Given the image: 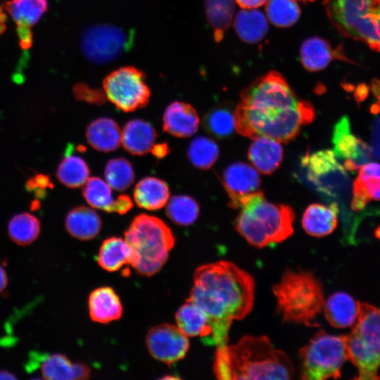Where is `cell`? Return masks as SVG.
I'll list each match as a JSON object with an SVG mask.
<instances>
[{
    "mask_svg": "<svg viewBox=\"0 0 380 380\" xmlns=\"http://www.w3.org/2000/svg\"><path fill=\"white\" fill-rule=\"evenodd\" d=\"M234 117L236 130L244 137L287 143L313 120L315 111L310 103L296 97L280 73L272 70L242 91Z\"/></svg>",
    "mask_w": 380,
    "mask_h": 380,
    "instance_id": "cell-1",
    "label": "cell"
},
{
    "mask_svg": "<svg viewBox=\"0 0 380 380\" xmlns=\"http://www.w3.org/2000/svg\"><path fill=\"white\" fill-rule=\"evenodd\" d=\"M254 293L253 277L233 262L221 260L196 270L187 300L199 306L209 317L211 346L227 344L232 324L251 311Z\"/></svg>",
    "mask_w": 380,
    "mask_h": 380,
    "instance_id": "cell-2",
    "label": "cell"
},
{
    "mask_svg": "<svg viewBox=\"0 0 380 380\" xmlns=\"http://www.w3.org/2000/svg\"><path fill=\"white\" fill-rule=\"evenodd\" d=\"M213 371L218 379H291L293 365L265 336L246 335L236 343L217 346Z\"/></svg>",
    "mask_w": 380,
    "mask_h": 380,
    "instance_id": "cell-3",
    "label": "cell"
},
{
    "mask_svg": "<svg viewBox=\"0 0 380 380\" xmlns=\"http://www.w3.org/2000/svg\"><path fill=\"white\" fill-rule=\"evenodd\" d=\"M308 179L330 204H335L342 222L344 240L354 241L358 224L366 213L351 209L352 186L343 165L333 151L322 150L306 154L301 160Z\"/></svg>",
    "mask_w": 380,
    "mask_h": 380,
    "instance_id": "cell-4",
    "label": "cell"
},
{
    "mask_svg": "<svg viewBox=\"0 0 380 380\" xmlns=\"http://www.w3.org/2000/svg\"><path fill=\"white\" fill-rule=\"evenodd\" d=\"M241 208L235 226L250 245L262 248L279 243L293 234L295 215L292 208L268 202L261 191Z\"/></svg>",
    "mask_w": 380,
    "mask_h": 380,
    "instance_id": "cell-5",
    "label": "cell"
},
{
    "mask_svg": "<svg viewBox=\"0 0 380 380\" xmlns=\"http://www.w3.org/2000/svg\"><path fill=\"white\" fill-rule=\"evenodd\" d=\"M272 291L284 322L317 326L315 319L323 310L325 300L322 284L312 273L288 269Z\"/></svg>",
    "mask_w": 380,
    "mask_h": 380,
    "instance_id": "cell-6",
    "label": "cell"
},
{
    "mask_svg": "<svg viewBox=\"0 0 380 380\" xmlns=\"http://www.w3.org/2000/svg\"><path fill=\"white\" fill-rule=\"evenodd\" d=\"M132 251L131 266L141 275L152 276L166 262L175 245L170 229L160 218L140 214L125 232Z\"/></svg>",
    "mask_w": 380,
    "mask_h": 380,
    "instance_id": "cell-7",
    "label": "cell"
},
{
    "mask_svg": "<svg viewBox=\"0 0 380 380\" xmlns=\"http://www.w3.org/2000/svg\"><path fill=\"white\" fill-rule=\"evenodd\" d=\"M323 5L338 33L380 52V0H324Z\"/></svg>",
    "mask_w": 380,
    "mask_h": 380,
    "instance_id": "cell-8",
    "label": "cell"
},
{
    "mask_svg": "<svg viewBox=\"0 0 380 380\" xmlns=\"http://www.w3.org/2000/svg\"><path fill=\"white\" fill-rule=\"evenodd\" d=\"M344 338L348 359L358 369L356 379H380V308L359 302L357 322Z\"/></svg>",
    "mask_w": 380,
    "mask_h": 380,
    "instance_id": "cell-9",
    "label": "cell"
},
{
    "mask_svg": "<svg viewBox=\"0 0 380 380\" xmlns=\"http://www.w3.org/2000/svg\"><path fill=\"white\" fill-rule=\"evenodd\" d=\"M300 378L324 380L341 376V369L348 360L344 336L319 331L299 350Z\"/></svg>",
    "mask_w": 380,
    "mask_h": 380,
    "instance_id": "cell-10",
    "label": "cell"
},
{
    "mask_svg": "<svg viewBox=\"0 0 380 380\" xmlns=\"http://www.w3.org/2000/svg\"><path fill=\"white\" fill-rule=\"evenodd\" d=\"M146 75L131 65L122 66L107 75L103 80V90L117 108L132 112L145 107L151 91L146 83Z\"/></svg>",
    "mask_w": 380,
    "mask_h": 380,
    "instance_id": "cell-11",
    "label": "cell"
},
{
    "mask_svg": "<svg viewBox=\"0 0 380 380\" xmlns=\"http://www.w3.org/2000/svg\"><path fill=\"white\" fill-rule=\"evenodd\" d=\"M134 42L132 32L109 24H97L85 28L80 47L87 59L96 65L110 63L128 51Z\"/></svg>",
    "mask_w": 380,
    "mask_h": 380,
    "instance_id": "cell-12",
    "label": "cell"
},
{
    "mask_svg": "<svg viewBox=\"0 0 380 380\" xmlns=\"http://www.w3.org/2000/svg\"><path fill=\"white\" fill-rule=\"evenodd\" d=\"M146 345L155 359L170 365L184 357L189 341L188 336L177 326L161 324L148 331Z\"/></svg>",
    "mask_w": 380,
    "mask_h": 380,
    "instance_id": "cell-13",
    "label": "cell"
},
{
    "mask_svg": "<svg viewBox=\"0 0 380 380\" xmlns=\"http://www.w3.org/2000/svg\"><path fill=\"white\" fill-rule=\"evenodd\" d=\"M332 142L335 156L343 160L347 171L358 170L372 158L371 147L352 133L347 116H343L334 125Z\"/></svg>",
    "mask_w": 380,
    "mask_h": 380,
    "instance_id": "cell-14",
    "label": "cell"
},
{
    "mask_svg": "<svg viewBox=\"0 0 380 380\" xmlns=\"http://www.w3.org/2000/svg\"><path fill=\"white\" fill-rule=\"evenodd\" d=\"M222 182L230 199V206L241 208L259 189L260 179L256 170L250 165L237 162L229 165Z\"/></svg>",
    "mask_w": 380,
    "mask_h": 380,
    "instance_id": "cell-15",
    "label": "cell"
},
{
    "mask_svg": "<svg viewBox=\"0 0 380 380\" xmlns=\"http://www.w3.org/2000/svg\"><path fill=\"white\" fill-rule=\"evenodd\" d=\"M351 209L366 213L365 208L371 200L380 201V164L367 163L362 165L352 186Z\"/></svg>",
    "mask_w": 380,
    "mask_h": 380,
    "instance_id": "cell-16",
    "label": "cell"
},
{
    "mask_svg": "<svg viewBox=\"0 0 380 380\" xmlns=\"http://www.w3.org/2000/svg\"><path fill=\"white\" fill-rule=\"evenodd\" d=\"M199 122V117L192 106L182 101H174L165 110L163 129L174 137L185 138L196 133Z\"/></svg>",
    "mask_w": 380,
    "mask_h": 380,
    "instance_id": "cell-17",
    "label": "cell"
},
{
    "mask_svg": "<svg viewBox=\"0 0 380 380\" xmlns=\"http://www.w3.org/2000/svg\"><path fill=\"white\" fill-rule=\"evenodd\" d=\"M178 328L188 337H201V341L211 346L212 327L206 313L196 304L187 300L175 314Z\"/></svg>",
    "mask_w": 380,
    "mask_h": 380,
    "instance_id": "cell-18",
    "label": "cell"
},
{
    "mask_svg": "<svg viewBox=\"0 0 380 380\" xmlns=\"http://www.w3.org/2000/svg\"><path fill=\"white\" fill-rule=\"evenodd\" d=\"M46 0H10L5 10L16 25L17 35L25 37L32 35L34 26L47 10Z\"/></svg>",
    "mask_w": 380,
    "mask_h": 380,
    "instance_id": "cell-19",
    "label": "cell"
},
{
    "mask_svg": "<svg viewBox=\"0 0 380 380\" xmlns=\"http://www.w3.org/2000/svg\"><path fill=\"white\" fill-rule=\"evenodd\" d=\"M88 308L91 319L101 324L117 320L122 314L120 298L109 286H101L91 291L89 296Z\"/></svg>",
    "mask_w": 380,
    "mask_h": 380,
    "instance_id": "cell-20",
    "label": "cell"
},
{
    "mask_svg": "<svg viewBox=\"0 0 380 380\" xmlns=\"http://www.w3.org/2000/svg\"><path fill=\"white\" fill-rule=\"evenodd\" d=\"M323 310L331 326L336 328L353 327L358 317L359 302L346 293L336 292L325 300Z\"/></svg>",
    "mask_w": 380,
    "mask_h": 380,
    "instance_id": "cell-21",
    "label": "cell"
},
{
    "mask_svg": "<svg viewBox=\"0 0 380 380\" xmlns=\"http://www.w3.org/2000/svg\"><path fill=\"white\" fill-rule=\"evenodd\" d=\"M300 56L303 67L310 72L324 69L334 58L346 59L339 49H333L327 40L318 37H312L303 42Z\"/></svg>",
    "mask_w": 380,
    "mask_h": 380,
    "instance_id": "cell-22",
    "label": "cell"
},
{
    "mask_svg": "<svg viewBox=\"0 0 380 380\" xmlns=\"http://www.w3.org/2000/svg\"><path fill=\"white\" fill-rule=\"evenodd\" d=\"M338 209L335 204L326 206L321 203L310 205L302 217V225L307 234L315 237L330 234L338 224Z\"/></svg>",
    "mask_w": 380,
    "mask_h": 380,
    "instance_id": "cell-23",
    "label": "cell"
},
{
    "mask_svg": "<svg viewBox=\"0 0 380 380\" xmlns=\"http://www.w3.org/2000/svg\"><path fill=\"white\" fill-rule=\"evenodd\" d=\"M156 137V130L149 122L132 119L125 124L122 131L121 144L131 154L143 156L151 150Z\"/></svg>",
    "mask_w": 380,
    "mask_h": 380,
    "instance_id": "cell-24",
    "label": "cell"
},
{
    "mask_svg": "<svg viewBox=\"0 0 380 380\" xmlns=\"http://www.w3.org/2000/svg\"><path fill=\"white\" fill-rule=\"evenodd\" d=\"M248 157L256 170L263 174H271L280 165L283 149L279 141L265 137L253 139Z\"/></svg>",
    "mask_w": 380,
    "mask_h": 380,
    "instance_id": "cell-25",
    "label": "cell"
},
{
    "mask_svg": "<svg viewBox=\"0 0 380 380\" xmlns=\"http://www.w3.org/2000/svg\"><path fill=\"white\" fill-rule=\"evenodd\" d=\"M40 367L42 374L46 379H87L90 375V368L87 365L72 362L62 354L46 355L42 360Z\"/></svg>",
    "mask_w": 380,
    "mask_h": 380,
    "instance_id": "cell-26",
    "label": "cell"
},
{
    "mask_svg": "<svg viewBox=\"0 0 380 380\" xmlns=\"http://www.w3.org/2000/svg\"><path fill=\"white\" fill-rule=\"evenodd\" d=\"M86 137L94 149L110 152L116 150L121 144L122 131L114 120L99 118L87 126Z\"/></svg>",
    "mask_w": 380,
    "mask_h": 380,
    "instance_id": "cell-27",
    "label": "cell"
},
{
    "mask_svg": "<svg viewBox=\"0 0 380 380\" xmlns=\"http://www.w3.org/2000/svg\"><path fill=\"white\" fill-rule=\"evenodd\" d=\"M68 232L79 240L87 241L96 237L101 228L99 215L87 206H77L68 213L65 218Z\"/></svg>",
    "mask_w": 380,
    "mask_h": 380,
    "instance_id": "cell-28",
    "label": "cell"
},
{
    "mask_svg": "<svg viewBox=\"0 0 380 380\" xmlns=\"http://www.w3.org/2000/svg\"><path fill=\"white\" fill-rule=\"evenodd\" d=\"M137 205L148 210H156L164 207L170 197L167 184L162 179L148 177L141 179L134 189Z\"/></svg>",
    "mask_w": 380,
    "mask_h": 380,
    "instance_id": "cell-29",
    "label": "cell"
},
{
    "mask_svg": "<svg viewBox=\"0 0 380 380\" xmlns=\"http://www.w3.org/2000/svg\"><path fill=\"white\" fill-rule=\"evenodd\" d=\"M132 251L125 239L112 236L105 239L99 251L98 263L108 272H116L124 265L131 264Z\"/></svg>",
    "mask_w": 380,
    "mask_h": 380,
    "instance_id": "cell-30",
    "label": "cell"
},
{
    "mask_svg": "<svg viewBox=\"0 0 380 380\" xmlns=\"http://www.w3.org/2000/svg\"><path fill=\"white\" fill-rule=\"evenodd\" d=\"M234 27L238 36L243 42L257 43L266 35L268 23L260 11L253 8H243L239 11L235 17Z\"/></svg>",
    "mask_w": 380,
    "mask_h": 380,
    "instance_id": "cell-31",
    "label": "cell"
},
{
    "mask_svg": "<svg viewBox=\"0 0 380 380\" xmlns=\"http://www.w3.org/2000/svg\"><path fill=\"white\" fill-rule=\"evenodd\" d=\"M89 173L86 161L68 150L57 168L58 180L67 187L72 189L84 185L89 178Z\"/></svg>",
    "mask_w": 380,
    "mask_h": 380,
    "instance_id": "cell-32",
    "label": "cell"
},
{
    "mask_svg": "<svg viewBox=\"0 0 380 380\" xmlns=\"http://www.w3.org/2000/svg\"><path fill=\"white\" fill-rule=\"evenodd\" d=\"M234 10V0H205L208 20L214 30V38L220 42L229 27Z\"/></svg>",
    "mask_w": 380,
    "mask_h": 380,
    "instance_id": "cell-33",
    "label": "cell"
},
{
    "mask_svg": "<svg viewBox=\"0 0 380 380\" xmlns=\"http://www.w3.org/2000/svg\"><path fill=\"white\" fill-rule=\"evenodd\" d=\"M8 232L10 238L20 246H27L35 241L40 233L39 220L33 215L22 213L9 221Z\"/></svg>",
    "mask_w": 380,
    "mask_h": 380,
    "instance_id": "cell-34",
    "label": "cell"
},
{
    "mask_svg": "<svg viewBox=\"0 0 380 380\" xmlns=\"http://www.w3.org/2000/svg\"><path fill=\"white\" fill-rule=\"evenodd\" d=\"M199 211L197 202L189 196L176 195L167 203L166 214L178 225L189 226L193 224L197 220Z\"/></svg>",
    "mask_w": 380,
    "mask_h": 380,
    "instance_id": "cell-35",
    "label": "cell"
},
{
    "mask_svg": "<svg viewBox=\"0 0 380 380\" xmlns=\"http://www.w3.org/2000/svg\"><path fill=\"white\" fill-rule=\"evenodd\" d=\"M219 156V148L211 139L199 136L194 139L187 149V157L197 168L207 170L212 167Z\"/></svg>",
    "mask_w": 380,
    "mask_h": 380,
    "instance_id": "cell-36",
    "label": "cell"
},
{
    "mask_svg": "<svg viewBox=\"0 0 380 380\" xmlns=\"http://www.w3.org/2000/svg\"><path fill=\"white\" fill-rule=\"evenodd\" d=\"M203 126L217 138L229 137L236 129L234 111L227 107L215 108L205 115Z\"/></svg>",
    "mask_w": 380,
    "mask_h": 380,
    "instance_id": "cell-37",
    "label": "cell"
},
{
    "mask_svg": "<svg viewBox=\"0 0 380 380\" xmlns=\"http://www.w3.org/2000/svg\"><path fill=\"white\" fill-rule=\"evenodd\" d=\"M265 4L267 15L277 27H290L300 18V8L293 0H267Z\"/></svg>",
    "mask_w": 380,
    "mask_h": 380,
    "instance_id": "cell-38",
    "label": "cell"
},
{
    "mask_svg": "<svg viewBox=\"0 0 380 380\" xmlns=\"http://www.w3.org/2000/svg\"><path fill=\"white\" fill-rule=\"evenodd\" d=\"M104 175L110 186L119 191L129 188L134 179L132 165L124 158L110 159L106 163Z\"/></svg>",
    "mask_w": 380,
    "mask_h": 380,
    "instance_id": "cell-39",
    "label": "cell"
},
{
    "mask_svg": "<svg viewBox=\"0 0 380 380\" xmlns=\"http://www.w3.org/2000/svg\"><path fill=\"white\" fill-rule=\"evenodd\" d=\"M82 194L92 208L110 213L114 199L111 187L103 179L98 177L89 178L84 184Z\"/></svg>",
    "mask_w": 380,
    "mask_h": 380,
    "instance_id": "cell-40",
    "label": "cell"
},
{
    "mask_svg": "<svg viewBox=\"0 0 380 380\" xmlns=\"http://www.w3.org/2000/svg\"><path fill=\"white\" fill-rule=\"evenodd\" d=\"M73 95L78 101L95 105L104 104L107 99L103 90L94 89L83 82H78L74 85Z\"/></svg>",
    "mask_w": 380,
    "mask_h": 380,
    "instance_id": "cell-41",
    "label": "cell"
},
{
    "mask_svg": "<svg viewBox=\"0 0 380 380\" xmlns=\"http://www.w3.org/2000/svg\"><path fill=\"white\" fill-rule=\"evenodd\" d=\"M51 182L50 178L44 174H38L28 179L26 183V188L28 191H35L39 198L44 196L45 190L51 187Z\"/></svg>",
    "mask_w": 380,
    "mask_h": 380,
    "instance_id": "cell-42",
    "label": "cell"
},
{
    "mask_svg": "<svg viewBox=\"0 0 380 380\" xmlns=\"http://www.w3.org/2000/svg\"><path fill=\"white\" fill-rule=\"evenodd\" d=\"M372 152L380 160V117H376L372 125Z\"/></svg>",
    "mask_w": 380,
    "mask_h": 380,
    "instance_id": "cell-43",
    "label": "cell"
},
{
    "mask_svg": "<svg viewBox=\"0 0 380 380\" xmlns=\"http://www.w3.org/2000/svg\"><path fill=\"white\" fill-rule=\"evenodd\" d=\"M133 206L132 201L127 195H120L113 201L110 213H117L123 215L129 211Z\"/></svg>",
    "mask_w": 380,
    "mask_h": 380,
    "instance_id": "cell-44",
    "label": "cell"
},
{
    "mask_svg": "<svg viewBox=\"0 0 380 380\" xmlns=\"http://www.w3.org/2000/svg\"><path fill=\"white\" fill-rule=\"evenodd\" d=\"M169 146L166 143H160L154 144L151 151L156 158L161 159L169 153Z\"/></svg>",
    "mask_w": 380,
    "mask_h": 380,
    "instance_id": "cell-45",
    "label": "cell"
},
{
    "mask_svg": "<svg viewBox=\"0 0 380 380\" xmlns=\"http://www.w3.org/2000/svg\"><path fill=\"white\" fill-rule=\"evenodd\" d=\"M242 8H255L265 4L267 0H235Z\"/></svg>",
    "mask_w": 380,
    "mask_h": 380,
    "instance_id": "cell-46",
    "label": "cell"
},
{
    "mask_svg": "<svg viewBox=\"0 0 380 380\" xmlns=\"http://www.w3.org/2000/svg\"><path fill=\"white\" fill-rule=\"evenodd\" d=\"M7 275L4 268L0 265V292L2 291L7 285Z\"/></svg>",
    "mask_w": 380,
    "mask_h": 380,
    "instance_id": "cell-47",
    "label": "cell"
},
{
    "mask_svg": "<svg viewBox=\"0 0 380 380\" xmlns=\"http://www.w3.org/2000/svg\"><path fill=\"white\" fill-rule=\"evenodd\" d=\"M6 15L0 6V35L5 31L6 27Z\"/></svg>",
    "mask_w": 380,
    "mask_h": 380,
    "instance_id": "cell-48",
    "label": "cell"
},
{
    "mask_svg": "<svg viewBox=\"0 0 380 380\" xmlns=\"http://www.w3.org/2000/svg\"><path fill=\"white\" fill-rule=\"evenodd\" d=\"M1 379H16V376L6 370H0Z\"/></svg>",
    "mask_w": 380,
    "mask_h": 380,
    "instance_id": "cell-49",
    "label": "cell"
},
{
    "mask_svg": "<svg viewBox=\"0 0 380 380\" xmlns=\"http://www.w3.org/2000/svg\"><path fill=\"white\" fill-rule=\"evenodd\" d=\"M375 236L380 239V226H379L374 231Z\"/></svg>",
    "mask_w": 380,
    "mask_h": 380,
    "instance_id": "cell-50",
    "label": "cell"
},
{
    "mask_svg": "<svg viewBox=\"0 0 380 380\" xmlns=\"http://www.w3.org/2000/svg\"><path fill=\"white\" fill-rule=\"evenodd\" d=\"M295 1V0H293ZM303 1H313L314 0H303Z\"/></svg>",
    "mask_w": 380,
    "mask_h": 380,
    "instance_id": "cell-51",
    "label": "cell"
}]
</instances>
